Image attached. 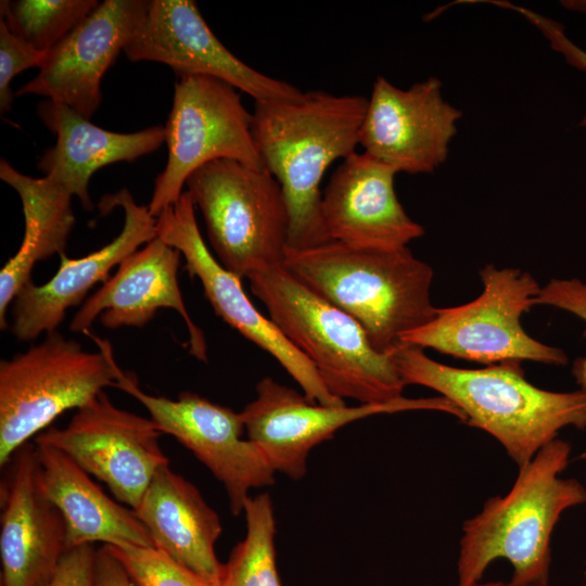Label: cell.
<instances>
[{"mask_svg": "<svg viewBox=\"0 0 586 586\" xmlns=\"http://www.w3.org/2000/svg\"><path fill=\"white\" fill-rule=\"evenodd\" d=\"M368 99L322 90L294 101L255 102L253 135L263 162L284 193L288 249L330 242L321 215L320 183L336 160L356 152Z\"/></svg>", "mask_w": 586, "mask_h": 586, "instance_id": "6da1fadb", "label": "cell"}, {"mask_svg": "<svg viewBox=\"0 0 586 586\" xmlns=\"http://www.w3.org/2000/svg\"><path fill=\"white\" fill-rule=\"evenodd\" d=\"M388 355L406 385L429 387L451 402L463 422L492 435L518 469L558 438L562 429H586V393L537 387L525 379L521 362L464 369L441 364L404 343Z\"/></svg>", "mask_w": 586, "mask_h": 586, "instance_id": "7a4b0ae2", "label": "cell"}, {"mask_svg": "<svg viewBox=\"0 0 586 586\" xmlns=\"http://www.w3.org/2000/svg\"><path fill=\"white\" fill-rule=\"evenodd\" d=\"M571 445L556 438L544 446L519 473L504 495L487 499L464 521L457 558V586L483 579L492 562L507 560L511 581L548 586L550 540L561 515L586 502V488L576 479L561 477Z\"/></svg>", "mask_w": 586, "mask_h": 586, "instance_id": "3957f363", "label": "cell"}, {"mask_svg": "<svg viewBox=\"0 0 586 586\" xmlns=\"http://www.w3.org/2000/svg\"><path fill=\"white\" fill-rule=\"evenodd\" d=\"M282 265L354 318L372 347L388 355L409 331L431 321L433 269L408 247L374 250L337 241L288 249Z\"/></svg>", "mask_w": 586, "mask_h": 586, "instance_id": "277c9868", "label": "cell"}, {"mask_svg": "<svg viewBox=\"0 0 586 586\" xmlns=\"http://www.w3.org/2000/svg\"><path fill=\"white\" fill-rule=\"evenodd\" d=\"M271 321L313 364L335 397L383 404L403 396L405 382L390 355L377 352L362 327L282 264L247 277Z\"/></svg>", "mask_w": 586, "mask_h": 586, "instance_id": "5b68a950", "label": "cell"}, {"mask_svg": "<svg viewBox=\"0 0 586 586\" xmlns=\"http://www.w3.org/2000/svg\"><path fill=\"white\" fill-rule=\"evenodd\" d=\"M98 352L58 331L0 362V466L68 409H79L107 386L119 367L111 344L88 331Z\"/></svg>", "mask_w": 586, "mask_h": 586, "instance_id": "8992f818", "label": "cell"}, {"mask_svg": "<svg viewBox=\"0 0 586 586\" xmlns=\"http://www.w3.org/2000/svg\"><path fill=\"white\" fill-rule=\"evenodd\" d=\"M186 186L224 268L241 279L283 263L289 208L266 167L216 160L196 169Z\"/></svg>", "mask_w": 586, "mask_h": 586, "instance_id": "52a82bcc", "label": "cell"}, {"mask_svg": "<svg viewBox=\"0 0 586 586\" xmlns=\"http://www.w3.org/2000/svg\"><path fill=\"white\" fill-rule=\"evenodd\" d=\"M480 277L483 291L475 300L437 308L431 321L404 334L402 343L487 366L524 360L568 364L562 349L523 329L522 316L535 305L542 288L530 272L486 265Z\"/></svg>", "mask_w": 586, "mask_h": 586, "instance_id": "ba28073f", "label": "cell"}, {"mask_svg": "<svg viewBox=\"0 0 586 586\" xmlns=\"http://www.w3.org/2000/svg\"><path fill=\"white\" fill-rule=\"evenodd\" d=\"M165 142L167 162L148 204L154 217L179 200L188 178L207 163L226 158L264 167L253 135L252 112L237 88L214 77L178 78Z\"/></svg>", "mask_w": 586, "mask_h": 586, "instance_id": "9c48e42d", "label": "cell"}, {"mask_svg": "<svg viewBox=\"0 0 586 586\" xmlns=\"http://www.w3.org/2000/svg\"><path fill=\"white\" fill-rule=\"evenodd\" d=\"M115 387L142 404L158 431L174 436L224 485L232 514L243 512L249 493L275 483L272 466L249 438L240 412L191 392L177 399L143 392L132 374L118 372Z\"/></svg>", "mask_w": 586, "mask_h": 586, "instance_id": "30bf717a", "label": "cell"}, {"mask_svg": "<svg viewBox=\"0 0 586 586\" xmlns=\"http://www.w3.org/2000/svg\"><path fill=\"white\" fill-rule=\"evenodd\" d=\"M161 434L150 418L116 407L103 391L77 409L65 428L50 426L35 443L66 454L133 510L154 474L169 464Z\"/></svg>", "mask_w": 586, "mask_h": 586, "instance_id": "8fae6325", "label": "cell"}, {"mask_svg": "<svg viewBox=\"0 0 586 586\" xmlns=\"http://www.w3.org/2000/svg\"><path fill=\"white\" fill-rule=\"evenodd\" d=\"M410 410L442 411L463 420L462 412L442 396L402 397L355 407L324 406L269 377L257 383L255 399L240 415L247 438L263 450L273 470L301 480L310 450L344 425L369 416Z\"/></svg>", "mask_w": 586, "mask_h": 586, "instance_id": "7c38bea8", "label": "cell"}, {"mask_svg": "<svg viewBox=\"0 0 586 586\" xmlns=\"http://www.w3.org/2000/svg\"><path fill=\"white\" fill-rule=\"evenodd\" d=\"M157 235L178 250L186 260V269L196 277L209 304L229 326L245 339L276 358L297 382L305 396L324 406H343L333 396L313 364L278 329L263 316L246 296L241 279L221 266L206 246L200 232L195 205L188 191L157 217Z\"/></svg>", "mask_w": 586, "mask_h": 586, "instance_id": "4fadbf2b", "label": "cell"}, {"mask_svg": "<svg viewBox=\"0 0 586 586\" xmlns=\"http://www.w3.org/2000/svg\"><path fill=\"white\" fill-rule=\"evenodd\" d=\"M132 62L169 66L179 77L209 76L250 94L255 102L294 101L303 91L257 72L215 36L192 0L148 1L144 18L124 50Z\"/></svg>", "mask_w": 586, "mask_h": 586, "instance_id": "5bb4252c", "label": "cell"}, {"mask_svg": "<svg viewBox=\"0 0 586 586\" xmlns=\"http://www.w3.org/2000/svg\"><path fill=\"white\" fill-rule=\"evenodd\" d=\"M461 115L444 99L436 77L400 89L378 76L368 99L359 145L396 173H432L446 161Z\"/></svg>", "mask_w": 586, "mask_h": 586, "instance_id": "9a60e30c", "label": "cell"}, {"mask_svg": "<svg viewBox=\"0 0 586 586\" xmlns=\"http://www.w3.org/2000/svg\"><path fill=\"white\" fill-rule=\"evenodd\" d=\"M148 1L105 0L47 53L39 73L15 95L36 94L90 119L102 101L106 71L133 37Z\"/></svg>", "mask_w": 586, "mask_h": 586, "instance_id": "2e32d148", "label": "cell"}, {"mask_svg": "<svg viewBox=\"0 0 586 586\" xmlns=\"http://www.w3.org/2000/svg\"><path fill=\"white\" fill-rule=\"evenodd\" d=\"M101 214L115 207L124 212L123 229L101 249L80 258L61 255V265L46 283L31 280L15 295L10 330L20 341H31L42 333L55 332L67 309L78 305L90 289L109 279L110 271L119 263L157 237V220L148 205H139L127 188L105 194L98 204Z\"/></svg>", "mask_w": 586, "mask_h": 586, "instance_id": "e0dca14e", "label": "cell"}, {"mask_svg": "<svg viewBox=\"0 0 586 586\" xmlns=\"http://www.w3.org/2000/svg\"><path fill=\"white\" fill-rule=\"evenodd\" d=\"M0 488L2 586H44L66 552V527L44 494L36 446L26 443L4 466Z\"/></svg>", "mask_w": 586, "mask_h": 586, "instance_id": "ac0fdd59", "label": "cell"}, {"mask_svg": "<svg viewBox=\"0 0 586 586\" xmlns=\"http://www.w3.org/2000/svg\"><path fill=\"white\" fill-rule=\"evenodd\" d=\"M181 254L158 235L125 257L117 271L87 298L69 323L87 333L99 318L106 329L143 328L162 308L177 311L189 333V352L207 361L206 341L183 303L178 281Z\"/></svg>", "mask_w": 586, "mask_h": 586, "instance_id": "d6986e66", "label": "cell"}, {"mask_svg": "<svg viewBox=\"0 0 586 586\" xmlns=\"http://www.w3.org/2000/svg\"><path fill=\"white\" fill-rule=\"evenodd\" d=\"M388 165L365 152L353 153L336 167L321 198V215L331 241L398 250L423 235L397 199Z\"/></svg>", "mask_w": 586, "mask_h": 586, "instance_id": "ffe728a7", "label": "cell"}, {"mask_svg": "<svg viewBox=\"0 0 586 586\" xmlns=\"http://www.w3.org/2000/svg\"><path fill=\"white\" fill-rule=\"evenodd\" d=\"M37 112L55 136L54 145L44 151L37 166L77 196L85 211L93 208L88 189L98 169L113 163L133 162L165 142V127L160 125L136 132H114L51 100L41 102Z\"/></svg>", "mask_w": 586, "mask_h": 586, "instance_id": "44dd1931", "label": "cell"}, {"mask_svg": "<svg viewBox=\"0 0 586 586\" xmlns=\"http://www.w3.org/2000/svg\"><path fill=\"white\" fill-rule=\"evenodd\" d=\"M149 532L154 547L186 565L213 586L222 566L215 545L222 532L218 514L200 491L168 466L151 480L132 510Z\"/></svg>", "mask_w": 586, "mask_h": 586, "instance_id": "7402d4cb", "label": "cell"}, {"mask_svg": "<svg viewBox=\"0 0 586 586\" xmlns=\"http://www.w3.org/2000/svg\"><path fill=\"white\" fill-rule=\"evenodd\" d=\"M35 446L41 487L65 522L66 551L97 542L154 546L135 512L109 497L72 458L46 444Z\"/></svg>", "mask_w": 586, "mask_h": 586, "instance_id": "603a6c76", "label": "cell"}, {"mask_svg": "<svg viewBox=\"0 0 586 586\" xmlns=\"http://www.w3.org/2000/svg\"><path fill=\"white\" fill-rule=\"evenodd\" d=\"M0 179L20 196L25 228L17 252L0 271V327H9L7 313L18 290L28 281L36 263L63 255L75 226L74 198L52 178L20 173L7 160L0 161Z\"/></svg>", "mask_w": 586, "mask_h": 586, "instance_id": "cb8c5ba5", "label": "cell"}, {"mask_svg": "<svg viewBox=\"0 0 586 586\" xmlns=\"http://www.w3.org/2000/svg\"><path fill=\"white\" fill-rule=\"evenodd\" d=\"M246 532L222 566L219 586H281L276 563V519L268 494L244 504Z\"/></svg>", "mask_w": 586, "mask_h": 586, "instance_id": "d4e9b609", "label": "cell"}, {"mask_svg": "<svg viewBox=\"0 0 586 586\" xmlns=\"http://www.w3.org/2000/svg\"><path fill=\"white\" fill-rule=\"evenodd\" d=\"M99 3L98 0H2L0 20L34 48L49 52Z\"/></svg>", "mask_w": 586, "mask_h": 586, "instance_id": "484cf974", "label": "cell"}, {"mask_svg": "<svg viewBox=\"0 0 586 586\" xmlns=\"http://www.w3.org/2000/svg\"><path fill=\"white\" fill-rule=\"evenodd\" d=\"M107 547L135 586H213L154 546Z\"/></svg>", "mask_w": 586, "mask_h": 586, "instance_id": "4316f807", "label": "cell"}, {"mask_svg": "<svg viewBox=\"0 0 586 586\" xmlns=\"http://www.w3.org/2000/svg\"><path fill=\"white\" fill-rule=\"evenodd\" d=\"M48 52L34 48L13 34L4 21L0 20V112H10L15 93L10 84L15 76L27 68H40Z\"/></svg>", "mask_w": 586, "mask_h": 586, "instance_id": "83f0119b", "label": "cell"}, {"mask_svg": "<svg viewBox=\"0 0 586 586\" xmlns=\"http://www.w3.org/2000/svg\"><path fill=\"white\" fill-rule=\"evenodd\" d=\"M535 305H546L565 310L586 322V282L577 278H553L540 288ZM572 374L579 390L586 393V357L575 359Z\"/></svg>", "mask_w": 586, "mask_h": 586, "instance_id": "f1b7e54d", "label": "cell"}, {"mask_svg": "<svg viewBox=\"0 0 586 586\" xmlns=\"http://www.w3.org/2000/svg\"><path fill=\"white\" fill-rule=\"evenodd\" d=\"M492 4L519 12L540 30L550 42L551 48L561 53L570 65L586 71V51L574 44L565 36L562 26L558 22L504 0H493ZM581 125L586 127V116L581 122Z\"/></svg>", "mask_w": 586, "mask_h": 586, "instance_id": "f546056e", "label": "cell"}, {"mask_svg": "<svg viewBox=\"0 0 586 586\" xmlns=\"http://www.w3.org/2000/svg\"><path fill=\"white\" fill-rule=\"evenodd\" d=\"M95 555L93 544L67 550L44 586H94Z\"/></svg>", "mask_w": 586, "mask_h": 586, "instance_id": "4dcf8cb0", "label": "cell"}, {"mask_svg": "<svg viewBox=\"0 0 586 586\" xmlns=\"http://www.w3.org/2000/svg\"><path fill=\"white\" fill-rule=\"evenodd\" d=\"M94 586H135L106 545L97 550Z\"/></svg>", "mask_w": 586, "mask_h": 586, "instance_id": "1f68e13d", "label": "cell"}, {"mask_svg": "<svg viewBox=\"0 0 586 586\" xmlns=\"http://www.w3.org/2000/svg\"><path fill=\"white\" fill-rule=\"evenodd\" d=\"M470 586H530V585H521L509 579V581H487V582L481 581Z\"/></svg>", "mask_w": 586, "mask_h": 586, "instance_id": "d6a6232c", "label": "cell"}]
</instances>
